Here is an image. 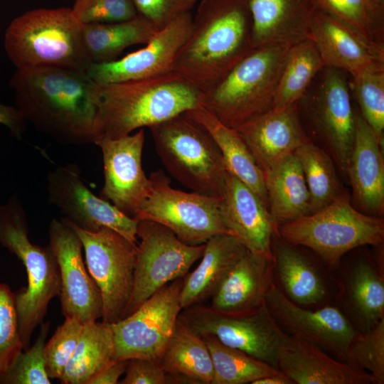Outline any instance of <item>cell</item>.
<instances>
[{"mask_svg": "<svg viewBox=\"0 0 384 384\" xmlns=\"http://www.w3.org/2000/svg\"><path fill=\"white\" fill-rule=\"evenodd\" d=\"M84 324L75 317H66L49 341L46 343L44 355L48 375L60 379L73 354Z\"/></svg>", "mask_w": 384, "mask_h": 384, "instance_id": "obj_43", "label": "cell"}, {"mask_svg": "<svg viewBox=\"0 0 384 384\" xmlns=\"http://www.w3.org/2000/svg\"><path fill=\"white\" fill-rule=\"evenodd\" d=\"M71 9L82 24L123 21L137 14L133 0H75Z\"/></svg>", "mask_w": 384, "mask_h": 384, "instance_id": "obj_44", "label": "cell"}, {"mask_svg": "<svg viewBox=\"0 0 384 384\" xmlns=\"http://www.w3.org/2000/svg\"><path fill=\"white\" fill-rule=\"evenodd\" d=\"M311 39L325 65L351 76L384 70V46L316 7L311 19Z\"/></svg>", "mask_w": 384, "mask_h": 384, "instance_id": "obj_22", "label": "cell"}, {"mask_svg": "<svg viewBox=\"0 0 384 384\" xmlns=\"http://www.w3.org/2000/svg\"><path fill=\"white\" fill-rule=\"evenodd\" d=\"M201 338L206 343L213 362L211 384H252L259 378L281 372L242 351L223 344L213 336Z\"/></svg>", "mask_w": 384, "mask_h": 384, "instance_id": "obj_37", "label": "cell"}, {"mask_svg": "<svg viewBox=\"0 0 384 384\" xmlns=\"http://www.w3.org/2000/svg\"><path fill=\"white\" fill-rule=\"evenodd\" d=\"M201 92L174 72L137 80L98 84L102 137L115 139L201 105Z\"/></svg>", "mask_w": 384, "mask_h": 384, "instance_id": "obj_3", "label": "cell"}, {"mask_svg": "<svg viewBox=\"0 0 384 384\" xmlns=\"http://www.w3.org/2000/svg\"><path fill=\"white\" fill-rule=\"evenodd\" d=\"M251 17L254 48L311 39L313 0H242Z\"/></svg>", "mask_w": 384, "mask_h": 384, "instance_id": "obj_27", "label": "cell"}, {"mask_svg": "<svg viewBox=\"0 0 384 384\" xmlns=\"http://www.w3.org/2000/svg\"><path fill=\"white\" fill-rule=\"evenodd\" d=\"M129 360L112 361L95 375L87 384H116L124 373Z\"/></svg>", "mask_w": 384, "mask_h": 384, "instance_id": "obj_48", "label": "cell"}, {"mask_svg": "<svg viewBox=\"0 0 384 384\" xmlns=\"http://www.w3.org/2000/svg\"><path fill=\"white\" fill-rule=\"evenodd\" d=\"M254 49L251 17L242 0H201L173 72L204 92Z\"/></svg>", "mask_w": 384, "mask_h": 384, "instance_id": "obj_2", "label": "cell"}, {"mask_svg": "<svg viewBox=\"0 0 384 384\" xmlns=\"http://www.w3.org/2000/svg\"><path fill=\"white\" fill-rule=\"evenodd\" d=\"M252 384H294L292 380L282 371L255 380Z\"/></svg>", "mask_w": 384, "mask_h": 384, "instance_id": "obj_49", "label": "cell"}, {"mask_svg": "<svg viewBox=\"0 0 384 384\" xmlns=\"http://www.w3.org/2000/svg\"><path fill=\"white\" fill-rule=\"evenodd\" d=\"M333 274L334 304L358 332L370 330L384 319V267L373 254L364 252L341 260Z\"/></svg>", "mask_w": 384, "mask_h": 384, "instance_id": "obj_21", "label": "cell"}, {"mask_svg": "<svg viewBox=\"0 0 384 384\" xmlns=\"http://www.w3.org/2000/svg\"><path fill=\"white\" fill-rule=\"evenodd\" d=\"M222 220L228 231L252 252L272 258V240L277 233L268 208L243 182L228 171L220 200Z\"/></svg>", "mask_w": 384, "mask_h": 384, "instance_id": "obj_24", "label": "cell"}, {"mask_svg": "<svg viewBox=\"0 0 384 384\" xmlns=\"http://www.w3.org/2000/svg\"><path fill=\"white\" fill-rule=\"evenodd\" d=\"M144 139V130L139 129L133 134L115 139L102 137L95 142L103 160L100 197L132 218L150 191V180L142 163Z\"/></svg>", "mask_w": 384, "mask_h": 384, "instance_id": "obj_19", "label": "cell"}, {"mask_svg": "<svg viewBox=\"0 0 384 384\" xmlns=\"http://www.w3.org/2000/svg\"><path fill=\"white\" fill-rule=\"evenodd\" d=\"M325 64L311 39L292 45L278 82L272 107L297 102Z\"/></svg>", "mask_w": 384, "mask_h": 384, "instance_id": "obj_35", "label": "cell"}, {"mask_svg": "<svg viewBox=\"0 0 384 384\" xmlns=\"http://www.w3.org/2000/svg\"><path fill=\"white\" fill-rule=\"evenodd\" d=\"M186 113L212 136L227 171L249 187L269 209L264 173L237 129L223 124L201 105Z\"/></svg>", "mask_w": 384, "mask_h": 384, "instance_id": "obj_30", "label": "cell"}, {"mask_svg": "<svg viewBox=\"0 0 384 384\" xmlns=\"http://www.w3.org/2000/svg\"><path fill=\"white\" fill-rule=\"evenodd\" d=\"M192 28L191 12L183 14L156 31L144 48L112 62L91 63L86 73L98 84L143 80L172 73L174 60Z\"/></svg>", "mask_w": 384, "mask_h": 384, "instance_id": "obj_20", "label": "cell"}, {"mask_svg": "<svg viewBox=\"0 0 384 384\" xmlns=\"http://www.w3.org/2000/svg\"><path fill=\"white\" fill-rule=\"evenodd\" d=\"M183 279L168 283L133 313L110 324L113 361L161 358L182 310Z\"/></svg>", "mask_w": 384, "mask_h": 384, "instance_id": "obj_14", "label": "cell"}, {"mask_svg": "<svg viewBox=\"0 0 384 384\" xmlns=\"http://www.w3.org/2000/svg\"><path fill=\"white\" fill-rule=\"evenodd\" d=\"M46 190L48 202L60 210L67 222L92 232L107 228L137 242L138 221L96 196L84 183L76 165L58 166L49 171Z\"/></svg>", "mask_w": 384, "mask_h": 384, "instance_id": "obj_15", "label": "cell"}, {"mask_svg": "<svg viewBox=\"0 0 384 384\" xmlns=\"http://www.w3.org/2000/svg\"><path fill=\"white\" fill-rule=\"evenodd\" d=\"M23 350L15 293L4 283H0V377L11 367Z\"/></svg>", "mask_w": 384, "mask_h": 384, "instance_id": "obj_42", "label": "cell"}, {"mask_svg": "<svg viewBox=\"0 0 384 384\" xmlns=\"http://www.w3.org/2000/svg\"><path fill=\"white\" fill-rule=\"evenodd\" d=\"M183 310L178 318L198 336H213L279 369L278 351L288 334L277 324L265 303L239 311H219L200 304Z\"/></svg>", "mask_w": 384, "mask_h": 384, "instance_id": "obj_11", "label": "cell"}, {"mask_svg": "<svg viewBox=\"0 0 384 384\" xmlns=\"http://www.w3.org/2000/svg\"><path fill=\"white\" fill-rule=\"evenodd\" d=\"M292 46L272 44L255 48L215 87L201 92V105L234 129L269 110Z\"/></svg>", "mask_w": 384, "mask_h": 384, "instance_id": "obj_7", "label": "cell"}, {"mask_svg": "<svg viewBox=\"0 0 384 384\" xmlns=\"http://www.w3.org/2000/svg\"><path fill=\"white\" fill-rule=\"evenodd\" d=\"M0 244L18 258L27 274V286L15 293L19 332L26 350L49 302L60 295V270L49 245L41 247L30 241L26 214L16 195L0 206Z\"/></svg>", "mask_w": 384, "mask_h": 384, "instance_id": "obj_5", "label": "cell"}, {"mask_svg": "<svg viewBox=\"0 0 384 384\" xmlns=\"http://www.w3.org/2000/svg\"><path fill=\"white\" fill-rule=\"evenodd\" d=\"M112 334L110 324L87 322L60 380L63 384H87L112 360Z\"/></svg>", "mask_w": 384, "mask_h": 384, "instance_id": "obj_34", "label": "cell"}, {"mask_svg": "<svg viewBox=\"0 0 384 384\" xmlns=\"http://www.w3.org/2000/svg\"><path fill=\"white\" fill-rule=\"evenodd\" d=\"M274 283L293 303L316 308L334 304L336 284L323 261L284 240L277 233L272 240Z\"/></svg>", "mask_w": 384, "mask_h": 384, "instance_id": "obj_18", "label": "cell"}, {"mask_svg": "<svg viewBox=\"0 0 384 384\" xmlns=\"http://www.w3.org/2000/svg\"><path fill=\"white\" fill-rule=\"evenodd\" d=\"M48 235V245L60 270L62 314L65 318L75 317L83 324L102 318L101 294L85 267L78 235L60 218L50 221Z\"/></svg>", "mask_w": 384, "mask_h": 384, "instance_id": "obj_17", "label": "cell"}, {"mask_svg": "<svg viewBox=\"0 0 384 384\" xmlns=\"http://www.w3.org/2000/svg\"><path fill=\"white\" fill-rule=\"evenodd\" d=\"M149 178L150 191L133 216L137 221L158 223L191 245L204 244L218 234H231L221 218L220 198L175 189L162 170Z\"/></svg>", "mask_w": 384, "mask_h": 384, "instance_id": "obj_10", "label": "cell"}, {"mask_svg": "<svg viewBox=\"0 0 384 384\" xmlns=\"http://www.w3.org/2000/svg\"><path fill=\"white\" fill-rule=\"evenodd\" d=\"M198 0H133L137 14L159 31L178 16L191 12Z\"/></svg>", "mask_w": 384, "mask_h": 384, "instance_id": "obj_45", "label": "cell"}, {"mask_svg": "<svg viewBox=\"0 0 384 384\" xmlns=\"http://www.w3.org/2000/svg\"><path fill=\"white\" fill-rule=\"evenodd\" d=\"M351 90L346 73L325 65L297 102L309 132L325 146L344 175L356 135Z\"/></svg>", "mask_w": 384, "mask_h": 384, "instance_id": "obj_9", "label": "cell"}, {"mask_svg": "<svg viewBox=\"0 0 384 384\" xmlns=\"http://www.w3.org/2000/svg\"><path fill=\"white\" fill-rule=\"evenodd\" d=\"M121 384H165L170 383L159 359L132 358L128 361Z\"/></svg>", "mask_w": 384, "mask_h": 384, "instance_id": "obj_46", "label": "cell"}, {"mask_svg": "<svg viewBox=\"0 0 384 384\" xmlns=\"http://www.w3.org/2000/svg\"><path fill=\"white\" fill-rule=\"evenodd\" d=\"M277 364L294 384H375L369 373L354 368L317 346L289 335L279 347Z\"/></svg>", "mask_w": 384, "mask_h": 384, "instance_id": "obj_26", "label": "cell"}, {"mask_svg": "<svg viewBox=\"0 0 384 384\" xmlns=\"http://www.w3.org/2000/svg\"><path fill=\"white\" fill-rule=\"evenodd\" d=\"M67 223L82 242L87 270L100 289L102 321L115 323L122 319L132 294L137 245L107 228L92 232Z\"/></svg>", "mask_w": 384, "mask_h": 384, "instance_id": "obj_13", "label": "cell"}, {"mask_svg": "<svg viewBox=\"0 0 384 384\" xmlns=\"http://www.w3.org/2000/svg\"><path fill=\"white\" fill-rule=\"evenodd\" d=\"M350 85L359 105L361 115L383 144L384 70L353 75Z\"/></svg>", "mask_w": 384, "mask_h": 384, "instance_id": "obj_39", "label": "cell"}, {"mask_svg": "<svg viewBox=\"0 0 384 384\" xmlns=\"http://www.w3.org/2000/svg\"><path fill=\"white\" fill-rule=\"evenodd\" d=\"M156 32L142 16L113 23L82 24V40L91 63H104L117 60L127 47L146 44Z\"/></svg>", "mask_w": 384, "mask_h": 384, "instance_id": "obj_33", "label": "cell"}, {"mask_svg": "<svg viewBox=\"0 0 384 384\" xmlns=\"http://www.w3.org/2000/svg\"><path fill=\"white\" fill-rule=\"evenodd\" d=\"M273 284L272 258L248 250L212 296L210 306L223 311L256 308L265 303Z\"/></svg>", "mask_w": 384, "mask_h": 384, "instance_id": "obj_28", "label": "cell"}, {"mask_svg": "<svg viewBox=\"0 0 384 384\" xmlns=\"http://www.w3.org/2000/svg\"><path fill=\"white\" fill-rule=\"evenodd\" d=\"M294 154L302 167L309 192V214L329 205L345 191L333 159L322 147L309 141Z\"/></svg>", "mask_w": 384, "mask_h": 384, "instance_id": "obj_36", "label": "cell"}, {"mask_svg": "<svg viewBox=\"0 0 384 384\" xmlns=\"http://www.w3.org/2000/svg\"><path fill=\"white\" fill-rule=\"evenodd\" d=\"M264 176L269 210L277 230L286 223L309 214V192L294 154L286 156Z\"/></svg>", "mask_w": 384, "mask_h": 384, "instance_id": "obj_32", "label": "cell"}, {"mask_svg": "<svg viewBox=\"0 0 384 384\" xmlns=\"http://www.w3.org/2000/svg\"><path fill=\"white\" fill-rule=\"evenodd\" d=\"M137 245L132 294L122 319L168 283L184 278L203 253L205 243L191 245L168 228L149 220L137 223Z\"/></svg>", "mask_w": 384, "mask_h": 384, "instance_id": "obj_12", "label": "cell"}, {"mask_svg": "<svg viewBox=\"0 0 384 384\" xmlns=\"http://www.w3.org/2000/svg\"><path fill=\"white\" fill-rule=\"evenodd\" d=\"M159 361L172 383H212L213 366L206 343L179 318Z\"/></svg>", "mask_w": 384, "mask_h": 384, "instance_id": "obj_31", "label": "cell"}, {"mask_svg": "<svg viewBox=\"0 0 384 384\" xmlns=\"http://www.w3.org/2000/svg\"><path fill=\"white\" fill-rule=\"evenodd\" d=\"M26 123L17 107L0 104V124L7 127L13 137L21 139L26 130Z\"/></svg>", "mask_w": 384, "mask_h": 384, "instance_id": "obj_47", "label": "cell"}, {"mask_svg": "<svg viewBox=\"0 0 384 384\" xmlns=\"http://www.w3.org/2000/svg\"><path fill=\"white\" fill-rule=\"evenodd\" d=\"M277 234L311 250L334 272L352 250L383 245L384 221L356 208L344 191L324 208L279 226Z\"/></svg>", "mask_w": 384, "mask_h": 384, "instance_id": "obj_6", "label": "cell"}, {"mask_svg": "<svg viewBox=\"0 0 384 384\" xmlns=\"http://www.w3.org/2000/svg\"><path fill=\"white\" fill-rule=\"evenodd\" d=\"M316 8L384 46V0H313Z\"/></svg>", "mask_w": 384, "mask_h": 384, "instance_id": "obj_38", "label": "cell"}, {"mask_svg": "<svg viewBox=\"0 0 384 384\" xmlns=\"http://www.w3.org/2000/svg\"><path fill=\"white\" fill-rule=\"evenodd\" d=\"M34 344L21 352L9 370L0 377L3 384H50L46 366L44 348L50 323H41Z\"/></svg>", "mask_w": 384, "mask_h": 384, "instance_id": "obj_41", "label": "cell"}, {"mask_svg": "<svg viewBox=\"0 0 384 384\" xmlns=\"http://www.w3.org/2000/svg\"><path fill=\"white\" fill-rule=\"evenodd\" d=\"M248 251L236 236L218 234L207 240L198 267L187 274L180 294L181 309L212 297L230 270Z\"/></svg>", "mask_w": 384, "mask_h": 384, "instance_id": "obj_29", "label": "cell"}, {"mask_svg": "<svg viewBox=\"0 0 384 384\" xmlns=\"http://www.w3.org/2000/svg\"><path fill=\"white\" fill-rule=\"evenodd\" d=\"M236 129L263 173L311 141L300 119L297 102L281 108L272 107Z\"/></svg>", "mask_w": 384, "mask_h": 384, "instance_id": "obj_23", "label": "cell"}, {"mask_svg": "<svg viewBox=\"0 0 384 384\" xmlns=\"http://www.w3.org/2000/svg\"><path fill=\"white\" fill-rule=\"evenodd\" d=\"M156 154L170 175L191 191L220 198L228 173L208 130L186 112L149 127Z\"/></svg>", "mask_w": 384, "mask_h": 384, "instance_id": "obj_8", "label": "cell"}, {"mask_svg": "<svg viewBox=\"0 0 384 384\" xmlns=\"http://www.w3.org/2000/svg\"><path fill=\"white\" fill-rule=\"evenodd\" d=\"M383 147L375 133L356 111V135L346 169L352 201L362 213L380 218L384 213Z\"/></svg>", "mask_w": 384, "mask_h": 384, "instance_id": "obj_25", "label": "cell"}, {"mask_svg": "<svg viewBox=\"0 0 384 384\" xmlns=\"http://www.w3.org/2000/svg\"><path fill=\"white\" fill-rule=\"evenodd\" d=\"M265 303L279 326L345 363L348 346L358 334L335 304L316 308L299 306L272 285Z\"/></svg>", "mask_w": 384, "mask_h": 384, "instance_id": "obj_16", "label": "cell"}, {"mask_svg": "<svg viewBox=\"0 0 384 384\" xmlns=\"http://www.w3.org/2000/svg\"><path fill=\"white\" fill-rule=\"evenodd\" d=\"M10 86L26 122L64 145L95 144L102 137L97 83L86 71L16 68Z\"/></svg>", "mask_w": 384, "mask_h": 384, "instance_id": "obj_1", "label": "cell"}, {"mask_svg": "<svg viewBox=\"0 0 384 384\" xmlns=\"http://www.w3.org/2000/svg\"><path fill=\"white\" fill-rule=\"evenodd\" d=\"M345 363L369 373L375 384L384 383V319L365 332H358L346 352Z\"/></svg>", "mask_w": 384, "mask_h": 384, "instance_id": "obj_40", "label": "cell"}, {"mask_svg": "<svg viewBox=\"0 0 384 384\" xmlns=\"http://www.w3.org/2000/svg\"><path fill=\"white\" fill-rule=\"evenodd\" d=\"M82 24L71 8H40L15 18L4 48L16 68L58 67L86 71L91 64L82 40Z\"/></svg>", "mask_w": 384, "mask_h": 384, "instance_id": "obj_4", "label": "cell"}]
</instances>
